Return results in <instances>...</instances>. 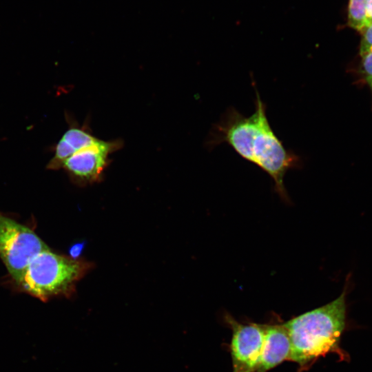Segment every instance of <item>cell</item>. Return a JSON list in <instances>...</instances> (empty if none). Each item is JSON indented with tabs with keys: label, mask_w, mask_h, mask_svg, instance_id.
I'll list each match as a JSON object with an SVG mask.
<instances>
[{
	"label": "cell",
	"mask_w": 372,
	"mask_h": 372,
	"mask_svg": "<svg viewBox=\"0 0 372 372\" xmlns=\"http://www.w3.org/2000/svg\"><path fill=\"white\" fill-rule=\"evenodd\" d=\"M256 94L254 112L245 116L236 108L229 107L211 130L207 145L231 146L240 156L271 176L275 191L288 203L284 177L289 170L301 167L302 160L287 149L275 134L267 116L266 105L257 90Z\"/></svg>",
	"instance_id": "obj_1"
},
{
	"label": "cell",
	"mask_w": 372,
	"mask_h": 372,
	"mask_svg": "<svg viewBox=\"0 0 372 372\" xmlns=\"http://www.w3.org/2000/svg\"><path fill=\"white\" fill-rule=\"evenodd\" d=\"M348 285L338 298L328 304L307 311L283 323L291 342L288 361L298 364V372L308 370L321 357L335 353L341 361L350 360L340 347L347 327Z\"/></svg>",
	"instance_id": "obj_2"
},
{
	"label": "cell",
	"mask_w": 372,
	"mask_h": 372,
	"mask_svg": "<svg viewBox=\"0 0 372 372\" xmlns=\"http://www.w3.org/2000/svg\"><path fill=\"white\" fill-rule=\"evenodd\" d=\"M90 265L52 251L50 248L40 252L30 262L18 289L45 302L56 296H68L75 284L86 273Z\"/></svg>",
	"instance_id": "obj_3"
},
{
	"label": "cell",
	"mask_w": 372,
	"mask_h": 372,
	"mask_svg": "<svg viewBox=\"0 0 372 372\" xmlns=\"http://www.w3.org/2000/svg\"><path fill=\"white\" fill-rule=\"evenodd\" d=\"M48 248L33 230L0 212V258L16 285L35 256Z\"/></svg>",
	"instance_id": "obj_4"
},
{
	"label": "cell",
	"mask_w": 372,
	"mask_h": 372,
	"mask_svg": "<svg viewBox=\"0 0 372 372\" xmlns=\"http://www.w3.org/2000/svg\"><path fill=\"white\" fill-rule=\"evenodd\" d=\"M123 146L121 138L111 141L97 138L74 152L63 163L61 168L77 183L99 181L110 162L109 156Z\"/></svg>",
	"instance_id": "obj_5"
},
{
	"label": "cell",
	"mask_w": 372,
	"mask_h": 372,
	"mask_svg": "<svg viewBox=\"0 0 372 372\" xmlns=\"http://www.w3.org/2000/svg\"><path fill=\"white\" fill-rule=\"evenodd\" d=\"M225 322L231 329L230 351L233 372H254L259 362L265 338V325L240 323L225 313Z\"/></svg>",
	"instance_id": "obj_6"
},
{
	"label": "cell",
	"mask_w": 372,
	"mask_h": 372,
	"mask_svg": "<svg viewBox=\"0 0 372 372\" xmlns=\"http://www.w3.org/2000/svg\"><path fill=\"white\" fill-rule=\"evenodd\" d=\"M265 325L261 356L254 372H267L288 360L291 353L289 334L283 323Z\"/></svg>",
	"instance_id": "obj_7"
},
{
	"label": "cell",
	"mask_w": 372,
	"mask_h": 372,
	"mask_svg": "<svg viewBox=\"0 0 372 372\" xmlns=\"http://www.w3.org/2000/svg\"><path fill=\"white\" fill-rule=\"evenodd\" d=\"M68 118L69 127L55 146L54 154L47 165L49 169L61 168L63 163L74 152L90 145L98 138L92 134L88 123L79 126L73 119Z\"/></svg>",
	"instance_id": "obj_8"
},
{
	"label": "cell",
	"mask_w": 372,
	"mask_h": 372,
	"mask_svg": "<svg viewBox=\"0 0 372 372\" xmlns=\"http://www.w3.org/2000/svg\"><path fill=\"white\" fill-rule=\"evenodd\" d=\"M369 0H349L348 25L359 32L365 25L366 6Z\"/></svg>",
	"instance_id": "obj_9"
},
{
	"label": "cell",
	"mask_w": 372,
	"mask_h": 372,
	"mask_svg": "<svg viewBox=\"0 0 372 372\" xmlns=\"http://www.w3.org/2000/svg\"><path fill=\"white\" fill-rule=\"evenodd\" d=\"M361 72L372 93V47L360 50Z\"/></svg>",
	"instance_id": "obj_10"
},
{
	"label": "cell",
	"mask_w": 372,
	"mask_h": 372,
	"mask_svg": "<svg viewBox=\"0 0 372 372\" xmlns=\"http://www.w3.org/2000/svg\"><path fill=\"white\" fill-rule=\"evenodd\" d=\"M360 33L362 35L360 50L372 47V23L366 25Z\"/></svg>",
	"instance_id": "obj_11"
},
{
	"label": "cell",
	"mask_w": 372,
	"mask_h": 372,
	"mask_svg": "<svg viewBox=\"0 0 372 372\" xmlns=\"http://www.w3.org/2000/svg\"><path fill=\"white\" fill-rule=\"evenodd\" d=\"M85 244L83 242L76 243L73 245L70 249V257L73 259H79L82 253Z\"/></svg>",
	"instance_id": "obj_12"
},
{
	"label": "cell",
	"mask_w": 372,
	"mask_h": 372,
	"mask_svg": "<svg viewBox=\"0 0 372 372\" xmlns=\"http://www.w3.org/2000/svg\"><path fill=\"white\" fill-rule=\"evenodd\" d=\"M370 23H372V0H369L366 3L364 27Z\"/></svg>",
	"instance_id": "obj_13"
}]
</instances>
